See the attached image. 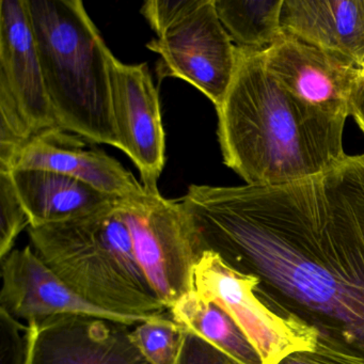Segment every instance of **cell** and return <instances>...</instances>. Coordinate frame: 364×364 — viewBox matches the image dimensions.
Returning <instances> with one entry per match:
<instances>
[{
    "label": "cell",
    "mask_w": 364,
    "mask_h": 364,
    "mask_svg": "<svg viewBox=\"0 0 364 364\" xmlns=\"http://www.w3.org/2000/svg\"><path fill=\"white\" fill-rule=\"evenodd\" d=\"M200 253L261 279L281 306L364 355V154L278 186L191 185Z\"/></svg>",
    "instance_id": "1"
},
{
    "label": "cell",
    "mask_w": 364,
    "mask_h": 364,
    "mask_svg": "<svg viewBox=\"0 0 364 364\" xmlns=\"http://www.w3.org/2000/svg\"><path fill=\"white\" fill-rule=\"evenodd\" d=\"M218 114L223 163L253 186L314 178L347 159V118L306 105L269 73L263 50L236 46V67Z\"/></svg>",
    "instance_id": "2"
},
{
    "label": "cell",
    "mask_w": 364,
    "mask_h": 364,
    "mask_svg": "<svg viewBox=\"0 0 364 364\" xmlns=\"http://www.w3.org/2000/svg\"><path fill=\"white\" fill-rule=\"evenodd\" d=\"M59 129L119 149L112 117V53L80 0H26Z\"/></svg>",
    "instance_id": "3"
},
{
    "label": "cell",
    "mask_w": 364,
    "mask_h": 364,
    "mask_svg": "<svg viewBox=\"0 0 364 364\" xmlns=\"http://www.w3.org/2000/svg\"><path fill=\"white\" fill-rule=\"evenodd\" d=\"M119 200L86 216L29 227V236L40 259L85 301L140 323L167 309L136 259Z\"/></svg>",
    "instance_id": "4"
},
{
    "label": "cell",
    "mask_w": 364,
    "mask_h": 364,
    "mask_svg": "<svg viewBox=\"0 0 364 364\" xmlns=\"http://www.w3.org/2000/svg\"><path fill=\"white\" fill-rule=\"evenodd\" d=\"M141 14L156 33L146 48L159 55V78H180L218 107L236 67V46L214 0H149Z\"/></svg>",
    "instance_id": "5"
},
{
    "label": "cell",
    "mask_w": 364,
    "mask_h": 364,
    "mask_svg": "<svg viewBox=\"0 0 364 364\" xmlns=\"http://www.w3.org/2000/svg\"><path fill=\"white\" fill-rule=\"evenodd\" d=\"M195 291L229 313L261 359L282 364L316 348L321 331L278 304L255 274L238 272L218 255L204 251L193 274Z\"/></svg>",
    "instance_id": "6"
},
{
    "label": "cell",
    "mask_w": 364,
    "mask_h": 364,
    "mask_svg": "<svg viewBox=\"0 0 364 364\" xmlns=\"http://www.w3.org/2000/svg\"><path fill=\"white\" fill-rule=\"evenodd\" d=\"M58 127L48 99L26 0L0 1V170L21 149Z\"/></svg>",
    "instance_id": "7"
},
{
    "label": "cell",
    "mask_w": 364,
    "mask_h": 364,
    "mask_svg": "<svg viewBox=\"0 0 364 364\" xmlns=\"http://www.w3.org/2000/svg\"><path fill=\"white\" fill-rule=\"evenodd\" d=\"M136 259L167 310L195 289L193 274L201 253L180 200L156 191L119 200Z\"/></svg>",
    "instance_id": "8"
},
{
    "label": "cell",
    "mask_w": 364,
    "mask_h": 364,
    "mask_svg": "<svg viewBox=\"0 0 364 364\" xmlns=\"http://www.w3.org/2000/svg\"><path fill=\"white\" fill-rule=\"evenodd\" d=\"M112 117L124 152L139 170L146 191H156L166 163V136L159 91L146 63L109 58Z\"/></svg>",
    "instance_id": "9"
},
{
    "label": "cell",
    "mask_w": 364,
    "mask_h": 364,
    "mask_svg": "<svg viewBox=\"0 0 364 364\" xmlns=\"http://www.w3.org/2000/svg\"><path fill=\"white\" fill-rule=\"evenodd\" d=\"M129 325L88 314H63L29 325L27 364H150Z\"/></svg>",
    "instance_id": "10"
},
{
    "label": "cell",
    "mask_w": 364,
    "mask_h": 364,
    "mask_svg": "<svg viewBox=\"0 0 364 364\" xmlns=\"http://www.w3.org/2000/svg\"><path fill=\"white\" fill-rule=\"evenodd\" d=\"M264 63L287 92L332 116L349 117V103L361 70L348 59L283 33L263 50Z\"/></svg>",
    "instance_id": "11"
},
{
    "label": "cell",
    "mask_w": 364,
    "mask_h": 364,
    "mask_svg": "<svg viewBox=\"0 0 364 364\" xmlns=\"http://www.w3.org/2000/svg\"><path fill=\"white\" fill-rule=\"evenodd\" d=\"M88 140L59 127L33 136L16 154L12 170L41 169L65 174L117 199L146 195L139 183L120 161Z\"/></svg>",
    "instance_id": "12"
},
{
    "label": "cell",
    "mask_w": 364,
    "mask_h": 364,
    "mask_svg": "<svg viewBox=\"0 0 364 364\" xmlns=\"http://www.w3.org/2000/svg\"><path fill=\"white\" fill-rule=\"evenodd\" d=\"M0 261L3 278L0 309L18 321L24 319L27 326L63 314L95 315L129 326L136 323L85 301L40 259L31 247L12 250Z\"/></svg>",
    "instance_id": "13"
},
{
    "label": "cell",
    "mask_w": 364,
    "mask_h": 364,
    "mask_svg": "<svg viewBox=\"0 0 364 364\" xmlns=\"http://www.w3.org/2000/svg\"><path fill=\"white\" fill-rule=\"evenodd\" d=\"M281 27L364 69V0H283Z\"/></svg>",
    "instance_id": "14"
},
{
    "label": "cell",
    "mask_w": 364,
    "mask_h": 364,
    "mask_svg": "<svg viewBox=\"0 0 364 364\" xmlns=\"http://www.w3.org/2000/svg\"><path fill=\"white\" fill-rule=\"evenodd\" d=\"M9 172L33 228L86 216L119 200L58 172L41 169Z\"/></svg>",
    "instance_id": "15"
},
{
    "label": "cell",
    "mask_w": 364,
    "mask_h": 364,
    "mask_svg": "<svg viewBox=\"0 0 364 364\" xmlns=\"http://www.w3.org/2000/svg\"><path fill=\"white\" fill-rule=\"evenodd\" d=\"M174 321L223 351L235 364H262L252 345L227 311L197 291L169 309Z\"/></svg>",
    "instance_id": "16"
},
{
    "label": "cell",
    "mask_w": 364,
    "mask_h": 364,
    "mask_svg": "<svg viewBox=\"0 0 364 364\" xmlns=\"http://www.w3.org/2000/svg\"><path fill=\"white\" fill-rule=\"evenodd\" d=\"M221 24L238 48L265 50L282 38L283 0H214Z\"/></svg>",
    "instance_id": "17"
},
{
    "label": "cell",
    "mask_w": 364,
    "mask_h": 364,
    "mask_svg": "<svg viewBox=\"0 0 364 364\" xmlns=\"http://www.w3.org/2000/svg\"><path fill=\"white\" fill-rule=\"evenodd\" d=\"M134 341L150 364H176L183 342V327L171 313H161L138 323Z\"/></svg>",
    "instance_id": "18"
},
{
    "label": "cell",
    "mask_w": 364,
    "mask_h": 364,
    "mask_svg": "<svg viewBox=\"0 0 364 364\" xmlns=\"http://www.w3.org/2000/svg\"><path fill=\"white\" fill-rule=\"evenodd\" d=\"M31 219L18 197L9 171L0 170V259L9 255Z\"/></svg>",
    "instance_id": "19"
},
{
    "label": "cell",
    "mask_w": 364,
    "mask_h": 364,
    "mask_svg": "<svg viewBox=\"0 0 364 364\" xmlns=\"http://www.w3.org/2000/svg\"><path fill=\"white\" fill-rule=\"evenodd\" d=\"M282 364H364V355L338 338L321 332L315 350L296 353Z\"/></svg>",
    "instance_id": "20"
},
{
    "label": "cell",
    "mask_w": 364,
    "mask_h": 364,
    "mask_svg": "<svg viewBox=\"0 0 364 364\" xmlns=\"http://www.w3.org/2000/svg\"><path fill=\"white\" fill-rule=\"evenodd\" d=\"M28 326L0 309V364H27Z\"/></svg>",
    "instance_id": "21"
},
{
    "label": "cell",
    "mask_w": 364,
    "mask_h": 364,
    "mask_svg": "<svg viewBox=\"0 0 364 364\" xmlns=\"http://www.w3.org/2000/svg\"><path fill=\"white\" fill-rule=\"evenodd\" d=\"M183 327V326H182ZM176 364H235L223 351L183 327V342Z\"/></svg>",
    "instance_id": "22"
},
{
    "label": "cell",
    "mask_w": 364,
    "mask_h": 364,
    "mask_svg": "<svg viewBox=\"0 0 364 364\" xmlns=\"http://www.w3.org/2000/svg\"><path fill=\"white\" fill-rule=\"evenodd\" d=\"M349 116L355 119L364 134V69L361 70L349 103Z\"/></svg>",
    "instance_id": "23"
}]
</instances>
